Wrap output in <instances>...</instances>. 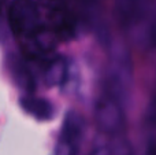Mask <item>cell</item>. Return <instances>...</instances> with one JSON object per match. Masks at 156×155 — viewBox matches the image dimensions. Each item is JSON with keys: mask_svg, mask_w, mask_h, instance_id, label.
Returning <instances> with one entry per match:
<instances>
[{"mask_svg": "<svg viewBox=\"0 0 156 155\" xmlns=\"http://www.w3.org/2000/svg\"><path fill=\"white\" fill-rule=\"evenodd\" d=\"M81 131H82V122L80 117L76 113H69L60 131L55 155H76Z\"/></svg>", "mask_w": 156, "mask_h": 155, "instance_id": "obj_1", "label": "cell"}]
</instances>
